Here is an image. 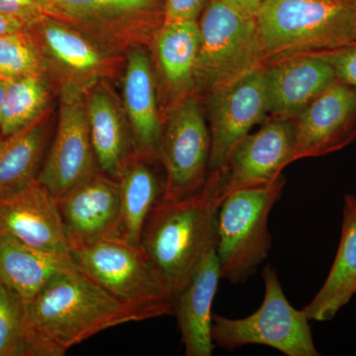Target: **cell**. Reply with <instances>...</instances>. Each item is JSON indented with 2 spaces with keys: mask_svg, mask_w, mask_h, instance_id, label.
I'll list each match as a JSON object with an SVG mask.
<instances>
[{
  "mask_svg": "<svg viewBox=\"0 0 356 356\" xmlns=\"http://www.w3.org/2000/svg\"><path fill=\"white\" fill-rule=\"evenodd\" d=\"M227 170L210 172L202 189L154 205L140 236L146 252L173 298L191 281L206 250L217 238L218 211L226 196Z\"/></svg>",
  "mask_w": 356,
  "mask_h": 356,
  "instance_id": "cell-1",
  "label": "cell"
},
{
  "mask_svg": "<svg viewBox=\"0 0 356 356\" xmlns=\"http://www.w3.org/2000/svg\"><path fill=\"white\" fill-rule=\"evenodd\" d=\"M25 309L37 356L65 355L105 330L137 322L130 309L76 266L54 277Z\"/></svg>",
  "mask_w": 356,
  "mask_h": 356,
  "instance_id": "cell-2",
  "label": "cell"
},
{
  "mask_svg": "<svg viewBox=\"0 0 356 356\" xmlns=\"http://www.w3.org/2000/svg\"><path fill=\"white\" fill-rule=\"evenodd\" d=\"M257 20L267 64L353 42L356 0H266Z\"/></svg>",
  "mask_w": 356,
  "mask_h": 356,
  "instance_id": "cell-3",
  "label": "cell"
},
{
  "mask_svg": "<svg viewBox=\"0 0 356 356\" xmlns=\"http://www.w3.org/2000/svg\"><path fill=\"white\" fill-rule=\"evenodd\" d=\"M74 264L137 322L175 314V298L140 245L121 236L70 250Z\"/></svg>",
  "mask_w": 356,
  "mask_h": 356,
  "instance_id": "cell-4",
  "label": "cell"
},
{
  "mask_svg": "<svg viewBox=\"0 0 356 356\" xmlns=\"http://www.w3.org/2000/svg\"><path fill=\"white\" fill-rule=\"evenodd\" d=\"M198 24L200 44L193 95L199 98L236 83L266 64L257 17L219 0H209Z\"/></svg>",
  "mask_w": 356,
  "mask_h": 356,
  "instance_id": "cell-5",
  "label": "cell"
},
{
  "mask_svg": "<svg viewBox=\"0 0 356 356\" xmlns=\"http://www.w3.org/2000/svg\"><path fill=\"white\" fill-rule=\"evenodd\" d=\"M282 175L270 184L227 194L217 216V254L221 278L245 283L270 252L269 214L285 186Z\"/></svg>",
  "mask_w": 356,
  "mask_h": 356,
  "instance_id": "cell-6",
  "label": "cell"
},
{
  "mask_svg": "<svg viewBox=\"0 0 356 356\" xmlns=\"http://www.w3.org/2000/svg\"><path fill=\"white\" fill-rule=\"evenodd\" d=\"M264 301L259 310L243 318L213 315L215 346L234 350L250 344L270 346L287 356H318L305 312L288 301L278 274L271 264L264 267Z\"/></svg>",
  "mask_w": 356,
  "mask_h": 356,
  "instance_id": "cell-7",
  "label": "cell"
},
{
  "mask_svg": "<svg viewBox=\"0 0 356 356\" xmlns=\"http://www.w3.org/2000/svg\"><path fill=\"white\" fill-rule=\"evenodd\" d=\"M64 20L114 56L153 43L165 22L161 0H55Z\"/></svg>",
  "mask_w": 356,
  "mask_h": 356,
  "instance_id": "cell-8",
  "label": "cell"
},
{
  "mask_svg": "<svg viewBox=\"0 0 356 356\" xmlns=\"http://www.w3.org/2000/svg\"><path fill=\"white\" fill-rule=\"evenodd\" d=\"M36 44L44 74L58 90L91 86L112 79L121 58L100 48L92 40L65 21L46 17L24 28Z\"/></svg>",
  "mask_w": 356,
  "mask_h": 356,
  "instance_id": "cell-9",
  "label": "cell"
},
{
  "mask_svg": "<svg viewBox=\"0 0 356 356\" xmlns=\"http://www.w3.org/2000/svg\"><path fill=\"white\" fill-rule=\"evenodd\" d=\"M211 136L200 98L187 96L166 112L161 161L165 172L163 199L177 200L201 191L209 175Z\"/></svg>",
  "mask_w": 356,
  "mask_h": 356,
  "instance_id": "cell-10",
  "label": "cell"
},
{
  "mask_svg": "<svg viewBox=\"0 0 356 356\" xmlns=\"http://www.w3.org/2000/svg\"><path fill=\"white\" fill-rule=\"evenodd\" d=\"M58 91L57 127L37 178L57 200L100 170L91 142L86 93L70 88Z\"/></svg>",
  "mask_w": 356,
  "mask_h": 356,
  "instance_id": "cell-11",
  "label": "cell"
},
{
  "mask_svg": "<svg viewBox=\"0 0 356 356\" xmlns=\"http://www.w3.org/2000/svg\"><path fill=\"white\" fill-rule=\"evenodd\" d=\"M264 67L206 96L211 136L209 173L227 170L236 143L269 118Z\"/></svg>",
  "mask_w": 356,
  "mask_h": 356,
  "instance_id": "cell-12",
  "label": "cell"
},
{
  "mask_svg": "<svg viewBox=\"0 0 356 356\" xmlns=\"http://www.w3.org/2000/svg\"><path fill=\"white\" fill-rule=\"evenodd\" d=\"M58 205L70 250L121 236L119 181L102 170L65 192Z\"/></svg>",
  "mask_w": 356,
  "mask_h": 356,
  "instance_id": "cell-13",
  "label": "cell"
},
{
  "mask_svg": "<svg viewBox=\"0 0 356 356\" xmlns=\"http://www.w3.org/2000/svg\"><path fill=\"white\" fill-rule=\"evenodd\" d=\"M292 121L293 161L343 149L356 140V88L334 81Z\"/></svg>",
  "mask_w": 356,
  "mask_h": 356,
  "instance_id": "cell-14",
  "label": "cell"
},
{
  "mask_svg": "<svg viewBox=\"0 0 356 356\" xmlns=\"http://www.w3.org/2000/svg\"><path fill=\"white\" fill-rule=\"evenodd\" d=\"M294 127L292 119L269 117L261 128L248 133L229 154L225 192L266 186L283 168L294 163Z\"/></svg>",
  "mask_w": 356,
  "mask_h": 356,
  "instance_id": "cell-15",
  "label": "cell"
},
{
  "mask_svg": "<svg viewBox=\"0 0 356 356\" xmlns=\"http://www.w3.org/2000/svg\"><path fill=\"white\" fill-rule=\"evenodd\" d=\"M0 234L43 252L70 255L58 200L38 179L0 197Z\"/></svg>",
  "mask_w": 356,
  "mask_h": 356,
  "instance_id": "cell-16",
  "label": "cell"
},
{
  "mask_svg": "<svg viewBox=\"0 0 356 356\" xmlns=\"http://www.w3.org/2000/svg\"><path fill=\"white\" fill-rule=\"evenodd\" d=\"M269 117L293 119L337 81L331 65L312 53L277 58L264 67Z\"/></svg>",
  "mask_w": 356,
  "mask_h": 356,
  "instance_id": "cell-17",
  "label": "cell"
},
{
  "mask_svg": "<svg viewBox=\"0 0 356 356\" xmlns=\"http://www.w3.org/2000/svg\"><path fill=\"white\" fill-rule=\"evenodd\" d=\"M199 44L200 30L195 20H165L154 36L152 63L165 113L193 95Z\"/></svg>",
  "mask_w": 356,
  "mask_h": 356,
  "instance_id": "cell-18",
  "label": "cell"
},
{
  "mask_svg": "<svg viewBox=\"0 0 356 356\" xmlns=\"http://www.w3.org/2000/svg\"><path fill=\"white\" fill-rule=\"evenodd\" d=\"M122 105L132 132L136 156L161 161L163 115L159 105L153 63L145 48L126 55Z\"/></svg>",
  "mask_w": 356,
  "mask_h": 356,
  "instance_id": "cell-19",
  "label": "cell"
},
{
  "mask_svg": "<svg viewBox=\"0 0 356 356\" xmlns=\"http://www.w3.org/2000/svg\"><path fill=\"white\" fill-rule=\"evenodd\" d=\"M220 278L216 238L206 250L188 284L175 298V315L187 356L213 355L212 304Z\"/></svg>",
  "mask_w": 356,
  "mask_h": 356,
  "instance_id": "cell-20",
  "label": "cell"
},
{
  "mask_svg": "<svg viewBox=\"0 0 356 356\" xmlns=\"http://www.w3.org/2000/svg\"><path fill=\"white\" fill-rule=\"evenodd\" d=\"M86 102L98 168L118 180L137 156L123 105L106 81H99L86 91Z\"/></svg>",
  "mask_w": 356,
  "mask_h": 356,
  "instance_id": "cell-21",
  "label": "cell"
},
{
  "mask_svg": "<svg viewBox=\"0 0 356 356\" xmlns=\"http://www.w3.org/2000/svg\"><path fill=\"white\" fill-rule=\"evenodd\" d=\"M76 267L72 254L37 250L0 234V282L28 304L54 277Z\"/></svg>",
  "mask_w": 356,
  "mask_h": 356,
  "instance_id": "cell-22",
  "label": "cell"
},
{
  "mask_svg": "<svg viewBox=\"0 0 356 356\" xmlns=\"http://www.w3.org/2000/svg\"><path fill=\"white\" fill-rule=\"evenodd\" d=\"M343 228L336 259L324 284L303 309L309 321L332 320L356 294V197H344Z\"/></svg>",
  "mask_w": 356,
  "mask_h": 356,
  "instance_id": "cell-23",
  "label": "cell"
},
{
  "mask_svg": "<svg viewBox=\"0 0 356 356\" xmlns=\"http://www.w3.org/2000/svg\"><path fill=\"white\" fill-rule=\"evenodd\" d=\"M159 159L140 158L129 163L118 178L121 199V238L140 245L147 218L165 191V173L154 168Z\"/></svg>",
  "mask_w": 356,
  "mask_h": 356,
  "instance_id": "cell-24",
  "label": "cell"
},
{
  "mask_svg": "<svg viewBox=\"0 0 356 356\" xmlns=\"http://www.w3.org/2000/svg\"><path fill=\"white\" fill-rule=\"evenodd\" d=\"M50 131L46 115L19 132L0 137V197L37 180L48 151Z\"/></svg>",
  "mask_w": 356,
  "mask_h": 356,
  "instance_id": "cell-25",
  "label": "cell"
},
{
  "mask_svg": "<svg viewBox=\"0 0 356 356\" xmlns=\"http://www.w3.org/2000/svg\"><path fill=\"white\" fill-rule=\"evenodd\" d=\"M50 86L44 76H28L6 81L0 137L19 132L46 116L51 100Z\"/></svg>",
  "mask_w": 356,
  "mask_h": 356,
  "instance_id": "cell-26",
  "label": "cell"
},
{
  "mask_svg": "<svg viewBox=\"0 0 356 356\" xmlns=\"http://www.w3.org/2000/svg\"><path fill=\"white\" fill-rule=\"evenodd\" d=\"M0 356H37L26 323L25 304L0 282Z\"/></svg>",
  "mask_w": 356,
  "mask_h": 356,
  "instance_id": "cell-27",
  "label": "cell"
},
{
  "mask_svg": "<svg viewBox=\"0 0 356 356\" xmlns=\"http://www.w3.org/2000/svg\"><path fill=\"white\" fill-rule=\"evenodd\" d=\"M28 76H46L31 37L24 29L0 35V81L6 83Z\"/></svg>",
  "mask_w": 356,
  "mask_h": 356,
  "instance_id": "cell-28",
  "label": "cell"
},
{
  "mask_svg": "<svg viewBox=\"0 0 356 356\" xmlns=\"http://www.w3.org/2000/svg\"><path fill=\"white\" fill-rule=\"evenodd\" d=\"M0 13L24 28L46 17L65 21L55 0H0Z\"/></svg>",
  "mask_w": 356,
  "mask_h": 356,
  "instance_id": "cell-29",
  "label": "cell"
},
{
  "mask_svg": "<svg viewBox=\"0 0 356 356\" xmlns=\"http://www.w3.org/2000/svg\"><path fill=\"white\" fill-rule=\"evenodd\" d=\"M309 53L323 58L331 65L337 81L356 88V42L337 48Z\"/></svg>",
  "mask_w": 356,
  "mask_h": 356,
  "instance_id": "cell-30",
  "label": "cell"
},
{
  "mask_svg": "<svg viewBox=\"0 0 356 356\" xmlns=\"http://www.w3.org/2000/svg\"><path fill=\"white\" fill-rule=\"evenodd\" d=\"M207 0H165V21H198Z\"/></svg>",
  "mask_w": 356,
  "mask_h": 356,
  "instance_id": "cell-31",
  "label": "cell"
},
{
  "mask_svg": "<svg viewBox=\"0 0 356 356\" xmlns=\"http://www.w3.org/2000/svg\"><path fill=\"white\" fill-rule=\"evenodd\" d=\"M219 1L233 7L240 13L257 17V13L266 3V0H219Z\"/></svg>",
  "mask_w": 356,
  "mask_h": 356,
  "instance_id": "cell-32",
  "label": "cell"
},
{
  "mask_svg": "<svg viewBox=\"0 0 356 356\" xmlns=\"http://www.w3.org/2000/svg\"><path fill=\"white\" fill-rule=\"evenodd\" d=\"M24 29L20 23L16 22L15 20L2 15L0 13V35L6 34V33L21 31Z\"/></svg>",
  "mask_w": 356,
  "mask_h": 356,
  "instance_id": "cell-33",
  "label": "cell"
},
{
  "mask_svg": "<svg viewBox=\"0 0 356 356\" xmlns=\"http://www.w3.org/2000/svg\"><path fill=\"white\" fill-rule=\"evenodd\" d=\"M6 81H0V119H1L2 105H3L4 95H6Z\"/></svg>",
  "mask_w": 356,
  "mask_h": 356,
  "instance_id": "cell-34",
  "label": "cell"
},
{
  "mask_svg": "<svg viewBox=\"0 0 356 356\" xmlns=\"http://www.w3.org/2000/svg\"><path fill=\"white\" fill-rule=\"evenodd\" d=\"M353 42H356V22H355V35H353Z\"/></svg>",
  "mask_w": 356,
  "mask_h": 356,
  "instance_id": "cell-35",
  "label": "cell"
}]
</instances>
